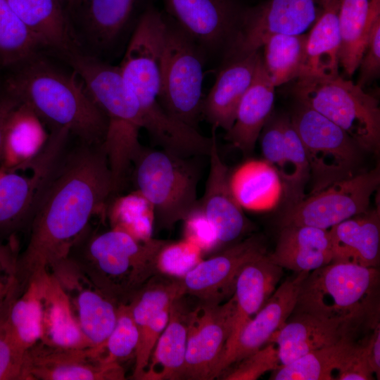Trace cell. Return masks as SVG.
I'll list each match as a JSON object with an SVG mask.
<instances>
[{
    "mask_svg": "<svg viewBox=\"0 0 380 380\" xmlns=\"http://www.w3.org/2000/svg\"><path fill=\"white\" fill-rule=\"evenodd\" d=\"M232 191L243 209L268 210L284 197L283 184L277 170L265 160H248L229 176Z\"/></svg>",
    "mask_w": 380,
    "mask_h": 380,
    "instance_id": "cell-31",
    "label": "cell"
},
{
    "mask_svg": "<svg viewBox=\"0 0 380 380\" xmlns=\"http://www.w3.org/2000/svg\"><path fill=\"white\" fill-rule=\"evenodd\" d=\"M28 380L124 379L118 363H108L103 348H57L40 341L27 350Z\"/></svg>",
    "mask_w": 380,
    "mask_h": 380,
    "instance_id": "cell-16",
    "label": "cell"
},
{
    "mask_svg": "<svg viewBox=\"0 0 380 380\" xmlns=\"http://www.w3.org/2000/svg\"><path fill=\"white\" fill-rule=\"evenodd\" d=\"M377 267L331 262L303 280L292 313L341 323L355 333L379 323Z\"/></svg>",
    "mask_w": 380,
    "mask_h": 380,
    "instance_id": "cell-4",
    "label": "cell"
},
{
    "mask_svg": "<svg viewBox=\"0 0 380 380\" xmlns=\"http://www.w3.org/2000/svg\"><path fill=\"white\" fill-rule=\"evenodd\" d=\"M36 39L39 46L63 56L76 49L65 17L62 0H6Z\"/></svg>",
    "mask_w": 380,
    "mask_h": 380,
    "instance_id": "cell-30",
    "label": "cell"
},
{
    "mask_svg": "<svg viewBox=\"0 0 380 380\" xmlns=\"http://www.w3.org/2000/svg\"><path fill=\"white\" fill-rule=\"evenodd\" d=\"M113 196V181L101 144L80 143L68 150L29 226L19 254L18 279L25 286L68 256L91 216Z\"/></svg>",
    "mask_w": 380,
    "mask_h": 380,
    "instance_id": "cell-1",
    "label": "cell"
},
{
    "mask_svg": "<svg viewBox=\"0 0 380 380\" xmlns=\"http://www.w3.org/2000/svg\"><path fill=\"white\" fill-rule=\"evenodd\" d=\"M294 81L292 92L298 102L340 127L365 151L379 152L380 108L375 97L339 75Z\"/></svg>",
    "mask_w": 380,
    "mask_h": 380,
    "instance_id": "cell-6",
    "label": "cell"
},
{
    "mask_svg": "<svg viewBox=\"0 0 380 380\" xmlns=\"http://www.w3.org/2000/svg\"><path fill=\"white\" fill-rule=\"evenodd\" d=\"M109 216L113 229L123 231L139 241L152 239L153 208L137 190L115 199Z\"/></svg>",
    "mask_w": 380,
    "mask_h": 380,
    "instance_id": "cell-40",
    "label": "cell"
},
{
    "mask_svg": "<svg viewBox=\"0 0 380 380\" xmlns=\"http://www.w3.org/2000/svg\"><path fill=\"white\" fill-rule=\"evenodd\" d=\"M358 68L360 74L357 84L364 88L377 78L380 72V17L374 23Z\"/></svg>",
    "mask_w": 380,
    "mask_h": 380,
    "instance_id": "cell-48",
    "label": "cell"
},
{
    "mask_svg": "<svg viewBox=\"0 0 380 380\" xmlns=\"http://www.w3.org/2000/svg\"><path fill=\"white\" fill-rule=\"evenodd\" d=\"M310 272H300L286 279L245 325L232 350L221 360L215 377L266 345L284 324L297 301L300 285Z\"/></svg>",
    "mask_w": 380,
    "mask_h": 380,
    "instance_id": "cell-18",
    "label": "cell"
},
{
    "mask_svg": "<svg viewBox=\"0 0 380 380\" xmlns=\"http://www.w3.org/2000/svg\"><path fill=\"white\" fill-rule=\"evenodd\" d=\"M328 1L266 0L243 11L239 30L224 57L258 51L275 34H303L322 15Z\"/></svg>",
    "mask_w": 380,
    "mask_h": 380,
    "instance_id": "cell-12",
    "label": "cell"
},
{
    "mask_svg": "<svg viewBox=\"0 0 380 380\" xmlns=\"http://www.w3.org/2000/svg\"><path fill=\"white\" fill-rule=\"evenodd\" d=\"M204 194L198 205L215 229L220 245L239 239L248 229V220L229 184V168L222 161L215 134Z\"/></svg>",
    "mask_w": 380,
    "mask_h": 380,
    "instance_id": "cell-20",
    "label": "cell"
},
{
    "mask_svg": "<svg viewBox=\"0 0 380 380\" xmlns=\"http://www.w3.org/2000/svg\"><path fill=\"white\" fill-rule=\"evenodd\" d=\"M86 1L84 33L98 58L117 49L126 34H132L131 20L139 0Z\"/></svg>",
    "mask_w": 380,
    "mask_h": 380,
    "instance_id": "cell-29",
    "label": "cell"
},
{
    "mask_svg": "<svg viewBox=\"0 0 380 380\" xmlns=\"http://www.w3.org/2000/svg\"><path fill=\"white\" fill-rule=\"evenodd\" d=\"M374 372L367 359L362 341H357L337 369L336 379L371 380Z\"/></svg>",
    "mask_w": 380,
    "mask_h": 380,
    "instance_id": "cell-49",
    "label": "cell"
},
{
    "mask_svg": "<svg viewBox=\"0 0 380 380\" xmlns=\"http://www.w3.org/2000/svg\"><path fill=\"white\" fill-rule=\"evenodd\" d=\"M139 331L132 316L129 303H120L117 308L115 326L104 344V359L108 363H118L135 354Z\"/></svg>",
    "mask_w": 380,
    "mask_h": 380,
    "instance_id": "cell-42",
    "label": "cell"
},
{
    "mask_svg": "<svg viewBox=\"0 0 380 380\" xmlns=\"http://www.w3.org/2000/svg\"><path fill=\"white\" fill-rule=\"evenodd\" d=\"M13 334L26 350L40 341L42 304L39 277L31 279L13 300L8 311Z\"/></svg>",
    "mask_w": 380,
    "mask_h": 380,
    "instance_id": "cell-37",
    "label": "cell"
},
{
    "mask_svg": "<svg viewBox=\"0 0 380 380\" xmlns=\"http://www.w3.org/2000/svg\"><path fill=\"white\" fill-rule=\"evenodd\" d=\"M282 275L283 268L274 263L267 253L243 266L235 284L233 296L235 312L231 331L220 362L234 348L245 325L275 291Z\"/></svg>",
    "mask_w": 380,
    "mask_h": 380,
    "instance_id": "cell-22",
    "label": "cell"
},
{
    "mask_svg": "<svg viewBox=\"0 0 380 380\" xmlns=\"http://www.w3.org/2000/svg\"><path fill=\"white\" fill-rule=\"evenodd\" d=\"M162 1L167 15L199 45L208 59L220 51L225 54L243 13L233 0Z\"/></svg>",
    "mask_w": 380,
    "mask_h": 380,
    "instance_id": "cell-14",
    "label": "cell"
},
{
    "mask_svg": "<svg viewBox=\"0 0 380 380\" xmlns=\"http://www.w3.org/2000/svg\"><path fill=\"white\" fill-rule=\"evenodd\" d=\"M15 297L0 310V380H28V350L25 349L13 334L8 319Z\"/></svg>",
    "mask_w": 380,
    "mask_h": 380,
    "instance_id": "cell-41",
    "label": "cell"
},
{
    "mask_svg": "<svg viewBox=\"0 0 380 380\" xmlns=\"http://www.w3.org/2000/svg\"><path fill=\"white\" fill-rule=\"evenodd\" d=\"M266 253L262 237H248L201 260L189 271L179 281L183 293L196 296L203 302L220 303L234 291L236 279L243 266Z\"/></svg>",
    "mask_w": 380,
    "mask_h": 380,
    "instance_id": "cell-17",
    "label": "cell"
},
{
    "mask_svg": "<svg viewBox=\"0 0 380 380\" xmlns=\"http://www.w3.org/2000/svg\"><path fill=\"white\" fill-rule=\"evenodd\" d=\"M339 4L340 0H329L322 15L308 33L304 58L296 79L331 78L338 75Z\"/></svg>",
    "mask_w": 380,
    "mask_h": 380,
    "instance_id": "cell-28",
    "label": "cell"
},
{
    "mask_svg": "<svg viewBox=\"0 0 380 380\" xmlns=\"http://www.w3.org/2000/svg\"><path fill=\"white\" fill-rule=\"evenodd\" d=\"M19 254L15 235L6 243L0 242V310L20 289L18 279Z\"/></svg>",
    "mask_w": 380,
    "mask_h": 380,
    "instance_id": "cell-45",
    "label": "cell"
},
{
    "mask_svg": "<svg viewBox=\"0 0 380 380\" xmlns=\"http://www.w3.org/2000/svg\"><path fill=\"white\" fill-rule=\"evenodd\" d=\"M357 335L338 322L305 313H291L270 341L277 345L281 367L314 350L332 345L346 337H357Z\"/></svg>",
    "mask_w": 380,
    "mask_h": 380,
    "instance_id": "cell-23",
    "label": "cell"
},
{
    "mask_svg": "<svg viewBox=\"0 0 380 380\" xmlns=\"http://www.w3.org/2000/svg\"><path fill=\"white\" fill-rule=\"evenodd\" d=\"M329 232L332 262L377 267L380 250L379 207L337 224Z\"/></svg>",
    "mask_w": 380,
    "mask_h": 380,
    "instance_id": "cell-26",
    "label": "cell"
},
{
    "mask_svg": "<svg viewBox=\"0 0 380 380\" xmlns=\"http://www.w3.org/2000/svg\"><path fill=\"white\" fill-rule=\"evenodd\" d=\"M270 259L283 269L295 273L311 272L332 262L329 229L306 225L281 227Z\"/></svg>",
    "mask_w": 380,
    "mask_h": 380,
    "instance_id": "cell-25",
    "label": "cell"
},
{
    "mask_svg": "<svg viewBox=\"0 0 380 380\" xmlns=\"http://www.w3.org/2000/svg\"><path fill=\"white\" fill-rule=\"evenodd\" d=\"M202 252L197 245L185 239L166 242L158 253L157 267L168 274L184 277L201 261Z\"/></svg>",
    "mask_w": 380,
    "mask_h": 380,
    "instance_id": "cell-43",
    "label": "cell"
},
{
    "mask_svg": "<svg viewBox=\"0 0 380 380\" xmlns=\"http://www.w3.org/2000/svg\"><path fill=\"white\" fill-rule=\"evenodd\" d=\"M41 120L26 105L15 108L7 122L2 159L6 170L30 158V148L43 138Z\"/></svg>",
    "mask_w": 380,
    "mask_h": 380,
    "instance_id": "cell-36",
    "label": "cell"
},
{
    "mask_svg": "<svg viewBox=\"0 0 380 380\" xmlns=\"http://www.w3.org/2000/svg\"><path fill=\"white\" fill-rule=\"evenodd\" d=\"M284 130L286 144L284 163L279 176L288 206L306 197L305 189L310 181V167L302 141L292 125L289 115H284Z\"/></svg>",
    "mask_w": 380,
    "mask_h": 380,
    "instance_id": "cell-39",
    "label": "cell"
},
{
    "mask_svg": "<svg viewBox=\"0 0 380 380\" xmlns=\"http://www.w3.org/2000/svg\"><path fill=\"white\" fill-rule=\"evenodd\" d=\"M63 56L107 118L108 128L102 146L111 172L113 191L118 194L125 185L130 166L143 147L139 139L143 127L139 102L118 66L77 49Z\"/></svg>",
    "mask_w": 380,
    "mask_h": 380,
    "instance_id": "cell-3",
    "label": "cell"
},
{
    "mask_svg": "<svg viewBox=\"0 0 380 380\" xmlns=\"http://www.w3.org/2000/svg\"><path fill=\"white\" fill-rule=\"evenodd\" d=\"M307 34L271 35L262 47L264 67L274 87L294 80L304 58Z\"/></svg>",
    "mask_w": 380,
    "mask_h": 380,
    "instance_id": "cell-35",
    "label": "cell"
},
{
    "mask_svg": "<svg viewBox=\"0 0 380 380\" xmlns=\"http://www.w3.org/2000/svg\"><path fill=\"white\" fill-rule=\"evenodd\" d=\"M284 115L269 118L260 133V143L264 160L280 174L284 163Z\"/></svg>",
    "mask_w": 380,
    "mask_h": 380,
    "instance_id": "cell-46",
    "label": "cell"
},
{
    "mask_svg": "<svg viewBox=\"0 0 380 380\" xmlns=\"http://www.w3.org/2000/svg\"><path fill=\"white\" fill-rule=\"evenodd\" d=\"M49 272L66 294L89 344L104 349L116 322L118 304L99 290L68 256Z\"/></svg>",
    "mask_w": 380,
    "mask_h": 380,
    "instance_id": "cell-15",
    "label": "cell"
},
{
    "mask_svg": "<svg viewBox=\"0 0 380 380\" xmlns=\"http://www.w3.org/2000/svg\"><path fill=\"white\" fill-rule=\"evenodd\" d=\"M166 241H139L116 229L90 234L87 229L68 257L89 280L117 304L129 303L157 267Z\"/></svg>",
    "mask_w": 380,
    "mask_h": 380,
    "instance_id": "cell-5",
    "label": "cell"
},
{
    "mask_svg": "<svg viewBox=\"0 0 380 380\" xmlns=\"http://www.w3.org/2000/svg\"><path fill=\"white\" fill-rule=\"evenodd\" d=\"M357 340L346 337L336 343L314 350L273 371V380H332Z\"/></svg>",
    "mask_w": 380,
    "mask_h": 380,
    "instance_id": "cell-34",
    "label": "cell"
},
{
    "mask_svg": "<svg viewBox=\"0 0 380 380\" xmlns=\"http://www.w3.org/2000/svg\"><path fill=\"white\" fill-rule=\"evenodd\" d=\"M183 220L185 239L197 245L202 251L220 246L215 228L198 205Z\"/></svg>",
    "mask_w": 380,
    "mask_h": 380,
    "instance_id": "cell-47",
    "label": "cell"
},
{
    "mask_svg": "<svg viewBox=\"0 0 380 380\" xmlns=\"http://www.w3.org/2000/svg\"><path fill=\"white\" fill-rule=\"evenodd\" d=\"M235 367L221 375L226 380H255L267 372L280 367L278 350L273 341L234 364Z\"/></svg>",
    "mask_w": 380,
    "mask_h": 380,
    "instance_id": "cell-44",
    "label": "cell"
},
{
    "mask_svg": "<svg viewBox=\"0 0 380 380\" xmlns=\"http://www.w3.org/2000/svg\"><path fill=\"white\" fill-rule=\"evenodd\" d=\"M361 340L368 362L376 376H380V324L378 323Z\"/></svg>",
    "mask_w": 380,
    "mask_h": 380,
    "instance_id": "cell-50",
    "label": "cell"
},
{
    "mask_svg": "<svg viewBox=\"0 0 380 380\" xmlns=\"http://www.w3.org/2000/svg\"><path fill=\"white\" fill-rule=\"evenodd\" d=\"M39 277L42 304L39 341L57 348L91 346L80 327L66 294L56 279L49 272Z\"/></svg>",
    "mask_w": 380,
    "mask_h": 380,
    "instance_id": "cell-27",
    "label": "cell"
},
{
    "mask_svg": "<svg viewBox=\"0 0 380 380\" xmlns=\"http://www.w3.org/2000/svg\"><path fill=\"white\" fill-rule=\"evenodd\" d=\"M260 56L258 50L224 58V65L203 100L202 116L212 127L227 132L232 127L238 106L253 81Z\"/></svg>",
    "mask_w": 380,
    "mask_h": 380,
    "instance_id": "cell-21",
    "label": "cell"
},
{
    "mask_svg": "<svg viewBox=\"0 0 380 380\" xmlns=\"http://www.w3.org/2000/svg\"><path fill=\"white\" fill-rule=\"evenodd\" d=\"M34 37L6 0H0V68L11 69L36 53Z\"/></svg>",
    "mask_w": 380,
    "mask_h": 380,
    "instance_id": "cell-38",
    "label": "cell"
},
{
    "mask_svg": "<svg viewBox=\"0 0 380 380\" xmlns=\"http://www.w3.org/2000/svg\"><path fill=\"white\" fill-rule=\"evenodd\" d=\"M133 164L137 190L153 205L154 223L172 227L197 207L200 173L190 158L143 146Z\"/></svg>",
    "mask_w": 380,
    "mask_h": 380,
    "instance_id": "cell-7",
    "label": "cell"
},
{
    "mask_svg": "<svg viewBox=\"0 0 380 380\" xmlns=\"http://www.w3.org/2000/svg\"><path fill=\"white\" fill-rule=\"evenodd\" d=\"M36 53L10 69L3 89L51 129L65 128L80 143L103 144L107 118L82 82Z\"/></svg>",
    "mask_w": 380,
    "mask_h": 380,
    "instance_id": "cell-2",
    "label": "cell"
},
{
    "mask_svg": "<svg viewBox=\"0 0 380 380\" xmlns=\"http://www.w3.org/2000/svg\"><path fill=\"white\" fill-rule=\"evenodd\" d=\"M165 25L159 102L176 120L197 129L202 116L203 68L208 58L170 18Z\"/></svg>",
    "mask_w": 380,
    "mask_h": 380,
    "instance_id": "cell-8",
    "label": "cell"
},
{
    "mask_svg": "<svg viewBox=\"0 0 380 380\" xmlns=\"http://www.w3.org/2000/svg\"><path fill=\"white\" fill-rule=\"evenodd\" d=\"M20 101L4 89L0 92V161L2 159L5 132L8 118Z\"/></svg>",
    "mask_w": 380,
    "mask_h": 380,
    "instance_id": "cell-51",
    "label": "cell"
},
{
    "mask_svg": "<svg viewBox=\"0 0 380 380\" xmlns=\"http://www.w3.org/2000/svg\"><path fill=\"white\" fill-rule=\"evenodd\" d=\"M274 88L261 56L253 81L238 106L235 121L225 135V139L244 155L253 151L261 131L271 115Z\"/></svg>",
    "mask_w": 380,
    "mask_h": 380,
    "instance_id": "cell-24",
    "label": "cell"
},
{
    "mask_svg": "<svg viewBox=\"0 0 380 380\" xmlns=\"http://www.w3.org/2000/svg\"><path fill=\"white\" fill-rule=\"evenodd\" d=\"M184 295L179 281L140 289L129 300L139 331L132 377L142 379L155 345L165 328L172 303Z\"/></svg>",
    "mask_w": 380,
    "mask_h": 380,
    "instance_id": "cell-19",
    "label": "cell"
},
{
    "mask_svg": "<svg viewBox=\"0 0 380 380\" xmlns=\"http://www.w3.org/2000/svg\"><path fill=\"white\" fill-rule=\"evenodd\" d=\"M82 0H69L70 3L77 4L80 3Z\"/></svg>",
    "mask_w": 380,
    "mask_h": 380,
    "instance_id": "cell-52",
    "label": "cell"
},
{
    "mask_svg": "<svg viewBox=\"0 0 380 380\" xmlns=\"http://www.w3.org/2000/svg\"><path fill=\"white\" fill-rule=\"evenodd\" d=\"M380 184L379 167L336 182L300 201L288 205L278 219L280 227L306 225L329 229L369 210Z\"/></svg>",
    "mask_w": 380,
    "mask_h": 380,
    "instance_id": "cell-11",
    "label": "cell"
},
{
    "mask_svg": "<svg viewBox=\"0 0 380 380\" xmlns=\"http://www.w3.org/2000/svg\"><path fill=\"white\" fill-rule=\"evenodd\" d=\"M379 17L380 0H340L339 60L349 77L358 68L371 28Z\"/></svg>",
    "mask_w": 380,
    "mask_h": 380,
    "instance_id": "cell-32",
    "label": "cell"
},
{
    "mask_svg": "<svg viewBox=\"0 0 380 380\" xmlns=\"http://www.w3.org/2000/svg\"><path fill=\"white\" fill-rule=\"evenodd\" d=\"M188 313L187 340L182 377L215 378L235 312L234 296L224 303L203 302Z\"/></svg>",
    "mask_w": 380,
    "mask_h": 380,
    "instance_id": "cell-13",
    "label": "cell"
},
{
    "mask_svg": "<svg viewBox=\"0 0 380 380\" xmlns=\"http://www.w3.org/2000/svg\"><path fill=\"white\" fill-rule=\"evenodd\" d=\"M290 118L309 164V195L362 172L360 166L366 151L340 127L299 102Z\"/></svg>",
    "mask_w": 380,
    "mask_h": 380,
    "instance_id": "cell-9",
    "label": "cell"
},
{
    "mask_svg": "<svg viewBox=\"0 0 380 380\" xmlns=\"http://www.w3.org/2000/svg\"><path fill=\"white\" fill-rule=\"evenodd\" d=\"M70 136L65 128H53L39 150L19 163L27 173L0 171V225L15 232L29 227L68 151Z\"/></svg>",
    "mask_w": 380,
    "mask_h": 380,
    "instance_id": "cell-10",
    "label": "cell"
},
{
    "mask_svg": "<svg viewBox=\"0 0 380 380\" xmlns=\"http://www.w3.org/2000/svg\"><path fill=\"white\" fill-rule=\"evenodd\" d=\"M175 300L170 306L168 322L151 353L143 380L182 377L187 340L188 313Z\"/></svg>",
    "mask_w": 380,
    "mask_h": 380,
    "instance_id": "cell-33",
    "label": "cell"
}]
</instances>
